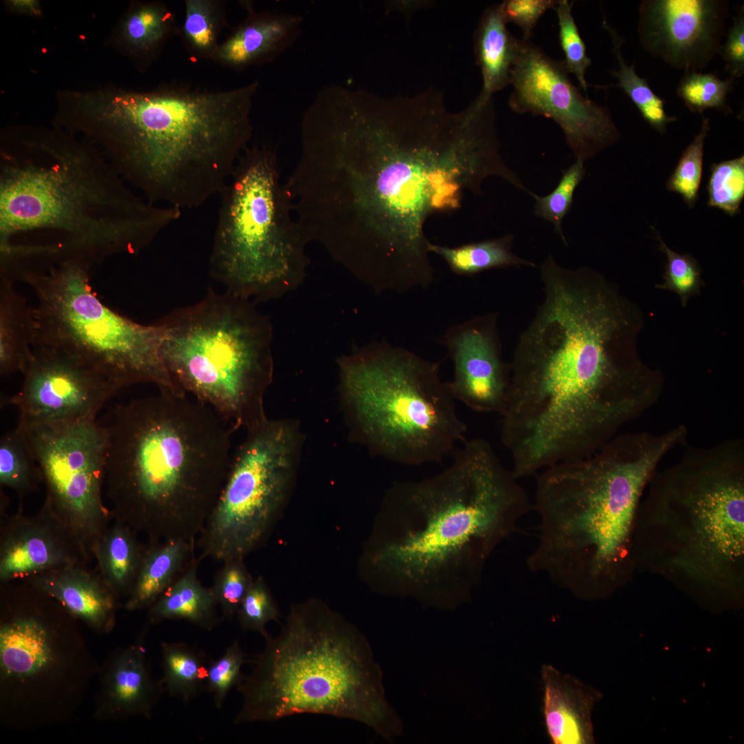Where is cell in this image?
Returning a JSON list of instances; mask_svg holds the SVG:
<instances>
[{
  "label": "cell",
  "instance_id": "10",
  "mask_svg": "<svg viewBox=\"0 0 744 744\" xmlns=\"http://www.w3.org/2000/svg\"><path fill=\"white\" fill-rule=\"evenodd\" d=\"M440 363L402 347L380 344L342 363V390L355 437L373 454L406 466L438 463L466 439Z\"/></svg>",
  "mask_w": 744,
  "mask_h": 744
},
{
  "label": "cell",
  "instance_id": "33",
  "mask_svg": "<svg viewBox=\"0 0 744 744\" xmlns=\"http://www.w3.org/2000/svg\"><path fill=\"white\" fill-rule=\"evenodd\" d=\"M61 552L51 539L39 530H28L11 539L4 546L0 576L8 579L58 564Z\"/></svg>",
  "mask_w": 744,
  "mask_h": 744
},
{
  "label": "cell",
  "instance_id": "8",
  "mask_svg": "<svg viewBox=\"0 0 744 744\" xmlns=\"http://www.w3.org/2000/svg\"><path fill=\"white\" fill-rule=\"evenodd\" d=\"M741 449L725 444L657 470L635 521V572L668 580L713 612L744 602Z\"/></svg>",
  "mask_w": 744,
  "mask_h": 744
},
{
  "label": "cell",
  "instance_id": "46",
  "mask_svg": "<svg viewBox=\"0 0 744 744\" xmlns=\"http://www.w3.org/2000/svg\"><path fill=\"white\" fill-rule=\"evenodd\" d=\"M553 0H507L501 3L506 23L516 24L523 33V39L529 40L539 19L548 10L554 9Z\"/></svg>",
  "mask_w": 744,
  "mask_h": 744
},
{
  "label": "cell",
  "instance_id": "4",
  "mask_svg": "<svg viewBox=\"0 0 744 744\" xmlns=\"http://www.w3.org/2000/svg\"><path fill=\"white\" fill-rule=\"evenodd\" d=\"M259 85L68 92L62 123L150 202L192 209L223 192L249 146Z\"/></svg>",
  "mask_w": 744,
  "mask_h": 744
},
{
  "label": "cell",
  "instance_id": "35",
  "mask_svg": "<svg viewBox=\"0 0 744 744\" xmlns=\"http://www.w3.org/2000/svg\"><path fill=\"white\" fill-rule=\"evenodd\" d=\"M41 470L24 428L17 426L0 440V482L17 490L29 488Z\"/></svg>",
  "mask_w": 744,
  "mask_h": 744
},
{
  "label": "cell",
  "instance_id": "44",
  "mask_svg": "<svg viewBox=\"0 0 744 744\" xmlns=\"http://www.w3.org/2000/svg\"><path fill=\"white\" fill-rule=\"evenodd\" d=\"M238 621L245 631L259 633L265 639L269 634L267 624L278 621L280 612L273 595L262 576L255 579L237 612Z\"/></svg>",
  "mask_w": 744,
  "mask_h": 744
},
{
  "label": "cell",
  "instance_id": "21",
  "mask_svg": "<svg viewBox=\"0 0 744 744\" xmlns=\"http://www.w3.org/2000/svg\"><path fill=\"white\" fill-rule=\"evenodd\" d=\"M541 714L553 744L595 743L592 712L600 692L551 665H543Z\"/></svg>",
  "mask_w": 744,
  "mask_h": 744
},
{
  "label": "cell",
  "instance_id": "15",
  "mask_svg": "<svg viewBox=\"0 0 744 744\" xmlns=\"http://www.w3.org/2000/svg\"><path fill=\"white\" fill-rule=\"evenodd\" d=\"M557 61L529 40L518 39L510 73V108L542 116L561 129L576 158L595 156L619 139L608 110L585 97Z\"/></svg>",
  "mask_w": 744,
  "mask_h": 744
},
{
  "label": "cell",
  "instance_id": "14",
  "mask_svg": "<svg viewBox=\"0 0 744 744\" xmlns=\"http://www.w3.org/2000/svg\"><path fill=\"white\" fill-rule=\"evenodd\" d=\"M247 432L196 540L199 561L245 559L265 541L289 496L301 442L296 425L265 418Z\"/></svg>",
  "mask_w": 744,
  "mask_h": 744
},
{
  "label": "cell",
  "instance_id": "36",
  "mask_svg": "<svg viewBox=\"0 0 744 744\" xmlns=\"http://www.w3.org/2000/svg\"><path fill=\"white\" fill-rule=\"evenodd\" d=\"M734 81L731 78L721 79L712 73L685 72L679 82L676 94L691 112L703 113L707 109L713 108L730 113L727 96L733 90Z\"/></svg>",
  "mask_w": 744,
  "mask_h": 744
},
{
  "label": "cell",
  "instance_id": "7",
  "mask_svg": "<svg viewBox=\"0 0 744 744\" xmlns=\"http://www.w3.org/2000/svg\"><path fill=\"white\" fill-rule=\"evenodd\" d=\"M158 389L110 413L104 475L157 539L196 543L226 482L234 429L185 392Z\"/></svg>",
  "mask_w": 744,
  "mask_h": 744
},
{
  "label": "cell",
  "instance_id": "29",
  "mask_svg": "<svg viewBox=\"0 0 744 744\" xmlns=\"http://www.w3.org/2000/svg\"><path fill=\"white\" fill-rule=\"evenodd\" d=\"M41 588L70 613L99 631L113 626L114 600L109 592L90 577L67 572L43 579Z\"/></svg>",
  "mask_w": 744,
  "mask_h": 744
},
{
  "label": "cell",
  "instance_id": "41",
  "mask_svg": "<svg viewBox=\"0 0 744 744\" xmlns=\"http://www.w3.org/2000/svg\"><path fill=\"white\" fill-rule=\"evenodd\" d=\"M572 3L567 0L556 1L554 9L558 19L559 40L567 72L575 76L580 87L586 92V72L591 65V59L572 14Z\"/></svg>",
  "mask_w": 744,
  "mask_h": 744
},
{
  "label": "cell",
  "instance_id": "45",
  "mask_svg": "<svg viewBox=\"0 0 744 744\" xmlns=\"http://www.w3.org/2000/svg\"><path fill=\"white\" fill-rule=\"evenodd\" d=\"M657 238L660 250L666 255L667 263L663 276L664 282L657 285L656 287L676 293L684 307L688 300L700 291L703 285L700 269L691 256L674 251L658 235Z\"/></svg>",
  "mask_w": 744,
  "mask_h": 744
},
{
  "label": "cell",
  "instance_id": "2",
  "mask_svg": "<svg viewBox=\"0 0 744 744\" xmlns=\"http://www.w3.org/2000/svg\"><path fill=\"white\" fill-rule=\"evenodd\" d=\"M544 297L509 364L501 440L535 474L587 457L659 397L661 375L637 351V308L603 275L549 254Z\"/></svg>",
  "mask_w": 744,
  "mask_h": 744
},
{
  "label": "cell",
  "instance_id": "32",
  "mask_svg": "<svg viewBox=\"0 0 744 744\" xmlns=\"http://www.w3.org/2000/svg\"><path fill=\"white\" fill-rule=\"evenodd\" d=\"M225 0H185V17L179 28L183 47L191 61L212 60L223 28L229 27Z\"/></svg>",
  "mask_w": 744,
  "mask_h": 744
},
{
  "label": "cell",
  "instance_id": "1",
  "mask_svg": "<svg viewBox=\"0 0 744 744\" xmlns=\"http://www.w3.org/2000/svg\"><path fill=\"white\" fill-rule=\"evenodd\" d=\"M490 176L522 185L500 154L492 100L453 112L430 92L384 97L334 85L303 113L285 187L308 240L341 248L362 276L403 293L434 280L426 220L462 207Z\"/></svg>",
  "mask_w": 744,
  "mask_h": 744
},
{
  "label": "cell",
  "instance_id": "28",
  "mask_svg": "<svg viewBox=\"0 0 744 744\" xmlns=\"http://www.w3.org/2000/svg\"><path fill=\"white\" fill-rule=\"evenodd\" d=\"M196 547V543L173 539L154 548L138 570L126 608L134 610L151 606L185 570Z\"/></svg>",
  "mask_w": 744,
  "mask_h": 744
},
{
  "label": "cell",
  "instance_id": "18",
  "mask_svg": "<svg viewBox=\"0 0 744 744\" xmlns=\"http://www.w3.org/2000/svg\"><path fill=\"white\" fill-rule=\"evenodd\" d=\"M728 4L721 0H644L637 32L644 50L685 72L704 68L718 52Z\"/></svg>",
  "mask_w": 744,
  "mask_h": 744
},
{
  "label": "cell",
  "instance_id": "11",
  "mask_svg": "<svg viewBox=\"0 0 744 744\" xmlns=\"http://www.w3.org/2000/svg\"><path fill=\"white\" fill-rule=\"evenodd\" d=\"M158 322L164 364L181 390L211 407L234 430H247L267 417L270 329L249 300L209 289L200 301Z\"/></svg>",
  "mask_w": 744,
  "mask_h": 744
},
{
  "label": "cell",
  "instance_id": "5",
  "mask_svg": "<svg viewBox=\"0 0 744 744\" xmlns=\"http://www.w3.org/2000/svg\"><path fill=\"white\" fill-rule=\"evenodd\" d=\"M180 215L141 196L94 147L57 125L3 136L0 247L48 235L57 238L53 259L91 267L140 251Z\"/></svg>",
  "mask_w": 744,
  "mask_h": 744
},
{
  "label": "cell",
  "instance_id": "38",
  "mask_svg": "<svg viewBox=\"0 0 744 744\" xmlns=\"http://www.w3.org/2000/svg\"><path fill=\"white\" fill-rule=\"evenodd\" d=\"M707 184L708 205L737 214L744 198V156L714 163Z\"/></svg>",
  "mask_w": 744,
  "mask_h": 744
},
{
  "label": "cell",
  "instance_id": "20",
  "mask_svg": "<svg viewBox=\"0 0 744 744\" xmlns=\"http://www.w3.org/2000/svg\"><path fill=\"white\" fill-rule=\"evenodd\" d=\"M239 2L247 16L220 42L211 60L217 64L240 72L269 63L300 37L303 21L300 15L256 11L252 1Z\"/></svg>",
  "mask_w": 744,
  "mask_h": 744
},
{
  "label": "cell",
  "instance_id": "47",
  "mask_svg": "<svg viewBox=\"0 0 744 744\" xmlns=\"http://www.w3.org/2000/svg\"><path fill=\"white\" fill-rule=\"evenodd\" d=\"M719 53L725 62V68L731 79L735 80L744 74V12L743 8L734 18L726 41L721 45Z\"/></svg>",
  "mask_w": 744,
  "mask_h": 744
},
{
  "label": "cell",
  "instance_id": "12",
  "mask_svg": "<svg viewBox=\"0 0 744 744\" xmlns=\"http://www.w3.org/2000/svg\"><path fill=\"white\" fill-rule=\"evenodd\" d=\"M277 163L271 147L248 146L220 193L211 276L225 291L247 300L271 293L304 263L306 240Z\"/></svg>",
  "mask_w": 744,
  "mask_h": 744
},
{
  "label": "cell",
  "instance_id": "22",
  "mask_svg": "<svg viewBox=\"0 0 744 744\" xmlns=\"http://www.w3.org/2000/svg\"><path fill=\"white\" fill-rule=\"evenodd\" d=\"M99 714L109 717L149 718L161 694V681L152 677L142 639L119 650L104 673Z\"/></svg>",
  "mask_w": 744,
  "mask_h": 744
},
{
  "label": "cell",
  "instance_id": "9",
  "mask_svg": "<svg viewBox=\"0 0 744 744\" xmlns=\"http://www.w3.org/2000/svg\"><path fill=\"white\" fill-rule=\"evenodd\" d=\"M252 663L236 687L242 704L234 725L316 714L361 723L389 742L402 734L368 639L319 599L291 605Z\"/></svg>",
  "mask_w": 744,
  "mask_h": 744
},
{
  "label": "cell",
  "instance_id": "39",
  "mask_svg": "<svg viewBox=\"0 0 744 744\" xmlns=\"http://www.w3.org/2000/svg\"><path fill=\"white\" fill-rule=\"evenodd\" d=\"M710 130V119L703 118L699 132L683 151L679 161L669 178L667 189L680 194L692 207L697 200L701 185L703 147Z\"/></svg>",
  "mask_w": 744,
  "mask_h": 744
},
{
  "label": "cell",
  "instance_id": "37",
  "mask_svg": "<svg viewBox=\"0 0 744 744\" xmlns=\"http://www.w3.org/2000/svg\"><path fill=\"white\" fill-rule=\"evenodd\" d=\"M584 163L585 160L576 158L572 165L563 171L559 183L550 194L540 196L529 192L535 200V214L551 223L565 244L562 221L570 211L575 190L585 176Z\"/></svg>",
  "mask_w": 744,
  "mask_h": 744
},
{
  "label": "cell",
  "instance_id": "23",
  "mask_svg": "<svg viewBox=\"0 0 744 744\" xmlns=\"http://www.w3.org/2000/svg\"><path fill=\"white\" fill-rule=\"evenodd\" d=\"M175 12L163 1L132 3L121 20L117 43L132 59L147 65L178 35Z\"/></svg>",
  "mask_w": 744,
  "mask_h": 744
},
{
  "label": "cell",
  "instance_id": "19",
  "mask_svg": "<svg viewBox=\"0 0 744 744\" xmlns=\"http://www.w3.org/2000/svg\"><path fill=\"white\" fill-rule=\"evenodd\" d=\"M497 320V313H490L452 325L443 342L453 364L447 382L453 398L475 411L501 415L510 366L502 358Z\"/></svg>",
  "mask_w": 744,
  "mask_h": 744
},
{
  "label": "cell",
  "instance_id": "17",
  "mask_svg": "<svg viewBox=\"0 0 744 744\" xmlns=\"http://www.w3.org/2000/svg\"><path fill=\"white\" fill-rule=\"evenodd\" d=\"M20 391L10 400L23 423L96 420L103 405L123 388L78 355L34 346Z\"/></svg>",
  "mask_w": 744,
  "mask_h": 744
},
{
  "label": "cell",
  "instance_id": "25",
  "mask_svg": "<svg viewBox=\"0 0 744 744\" xmlns=\"http://www.w3.org/2000/svg\"><path fill=\"white\" fill-rule=\"evenodd\" d=\"M198 562L194 555L182 573L150 606L151 622L183 620L207 631L218 625V606L211 588L203 586L198 578Z\"/></svg>",
  "mask_w": 744,
  "mask_h": 744
},
{
  "label": "cell",
  "instance_id": "6",
  "mask_svg": "<svg viewBox=\"0 0 744 744\" xmlns=\"http://www.w3.org/2000/svg\"><path fill=\"white\" fill-rule=\"evenodd\" d=\"M680 443L673 429L614 436L590 455L537 474L533 508L539 537L528 568L586 601L627 584L636 572L640 501L661 459Z\"/></svg>",
  "mask_w": 744,
  "mask_h": 744
},
{
  "label": "cell",
  "instance_id": "48",
  "mask_svg": "<svg viewBox=\"0 0 744 744\" xmlns=\"http://www.w3.org/2000/svg\"><path fill=\"white\" fill-rule=\"evenodd\" d=\"M8 5L12 10L23 14L37 15L41 13V8L39 1L34 0H12L8 1Z\"/></svg>",
  "mask_w": 744,
  "mask_h": 744
},
{
  "label": "cell",
  "instance_id": "26",
  "mask_svg": "<svg viewBox=\"0 0 744 744\" xmlns=\"http://www.w3.org/2000/svg\"><path fill=\"white\" fill-rule=\"evenodd\" d=\"M35 338L34 309L14 289L12 278L1 275L0 373H24Z\"/></svg>",
  "mask_w": 744,
  "mask_h": 744
},
{
  "label": "cell",
  "instance_id": "30",
  "mask_svg": "<svg viewBox=\"0 0 744 744\" xmlns=\"http://www.w3.org/2000/svg\"><path fill=\"white\" fill-rule=\"evenodd\" d=\"M514 236L506 234L497 238L471 242L456 247L429 242V253L442 257L455 274L475 275L495 268L535 267V264L515 255L512 251Z\"/></svg>",
  "mask_w": 744,
  "mask_h": 744
},
{
  "label": "cell",
  "instance_id": "16",
  "mask_svg": "<svg viewBox=\"0 0 744 744\" xmlns=\"http://www.w3.org/2000/svg\"><path fill=\"white\" fill-rule=\"evenodd\" d=\"M19 424L27 433L52 501L82 521L103 513L104 426L96 420Z\"/></svg>",
  "mask_w": 744,
  "mask_h": 744
},
{
  "label": "cell",
  "instance_id": "42",
  "mask_svg": "<svg viewBox=\"0 0 744 744\" xmlns=\"http://www.w3.org/2000/svg\"><path fill=\"white\" fill-rule=\"evenodd\" d=\"M254 579L247 568L244 559L224 561L214 577L211 587L223 617L232 619L251 586Z\"/></svg>",
  "mask_w": 744,
  "mask_h": 744
},
{
  "label": "cell",
  "instance_id": "3",
  "mask_svg": "<svg viewBox=\"0 0 744 744\" xmlns=\"http://www.w3.org/2000/svg\"><path fill=\"white\" fill-rule=\"evenodd\" d=\"M451 464L387 490L359 561L373 591L453 610L468 602L495 549L532 508L513 471L482 438Z\"/></svg>",
  "mask_w": 744,
  "mask_h": 744
},
{
  "label": "cell",
  "instance_id": "40",
  "mask_svg": "<svg viewBox=\"0 0 744 744\" xmlns=\"http://www.w3.org/2000/svg\"><path fill=\"white\" fill-rule=\"evenodd\" d=\"M249 661L238 640L231 643L220 657L209 659L205 690L211 695L216 709L223 707L229 692L243 680L242 668Z\"/></svg>",
  "mask_w": 744,
  "mask_h": 744
},
{
  "label": "cell",
  "instance_id": "27",
  "mask_svg": "<svg viewBox=\"0 0 744 744\" xmlns=\"http://www.w3.org/2000/svg\"><path fill=\"white\" fill-rule=\"evenodd\" d=\"M506 23L501 3L494 5L486 10L475 32V54L483 77L479 95L485 98L510 84L518 39Z\"/></svg>",
  "mask_w": 744,
  "mask_h": 744
},
{
  "label": "cell",
  "instance_id": "31",
  "mask_svg": "<svg viewBox=\"0 0 744 744\" xmlns=\"http://www.w3.org/2000/svg\"><path fill=\"white\" fill-rule=\"evenodd\" d=\"M165 692L185 703L196 699L205 689L209 659L201 650L183 642L161 643Z\"/></svg>",
  "mask_w": 744,
  "mask_h": 744
},
{
  "label": "cell",
  "instance_id": "24",
  "mask_svg": "<svg viewBox=\"0 0 744 744\" xmlns=\"http://www.w3.org/2000/svg\"><path fill=\"white\" fill-rule=\"evenodd\" d=\"M54 659L47 628L33 618L15 619L0 629V668L3 677L24 679L47 670Z\"/></svg>",
  "mask_w": 744,
  "mask_h": 744
},
{
  "label": "cell",
  "instance_id": "13",
  "mask_svg": "<svg viewBox=\"0 0 744 744\" xmlns=\"http://www.w3.org/2000/svg\"><path fill=\"white\" fill-rule=\"evenodd\" d=\"M90 267L68 259L21 272L37 301L33 347L75 354L123 389L150 383L178 389L162 358L161 324L137 323L104 304L90 285Z\"/></svg>",
  "mask_w": 744,
  "mask_h": 744
},
{
  "label": "cell",
  "instance_id": "43",
  "mask_svg": "<svg viewBox=\"0 0 744 744\" xmlns=\"http://www.w3.org/2000/svg\"><path fill=\"white\" fill-rule=\"evenodd\" d=\"M103 557L111 583L118 589L127 588L133 581L138 566L136 545L127 529L119 527L110 535Z\"/></svg>",
  "mask_w": 744,
  "mask_h": 744
},
{
  "label": "cell",
  "instance_id": "34",
  "mask_svg": "<svg viewBox=\"0 0 744 744\" xmlns=\"http://www.w3.org/2000/svg\"><path fill=\"white\" fill-rule=\"evenodd\" d=\"M605 26L612 35L619 63L618 70L613 72L618 80L617 86L631 99L649 125L661 133L665 132L668 124L676 121V117L666 114L663 100L653 92L646 79L636 73L634 65L625 62L621 52L623 41L614 30L606 24Z\"/></svg>",
  "mask_w": 744,
  "mask_h": 744
}]
</instances>
